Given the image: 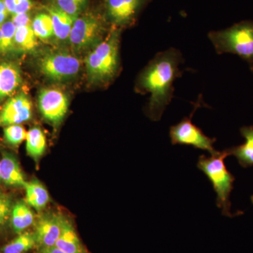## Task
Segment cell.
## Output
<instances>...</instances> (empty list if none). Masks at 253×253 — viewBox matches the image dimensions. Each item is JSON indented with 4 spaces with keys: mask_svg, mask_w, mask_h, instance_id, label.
Returning <instances> with one entry per match:
<instances>
[{
    "mask_svg": "<svg viewBox=\"0 0 253 253\" xmlns=\"http://www.w3.org/2000/svg\"><path fill=\"white\" fill-rule=\"evenodd\" d=\"M32 118L31 99L25 93L10 98L0 111V126L20 125Z\"/></svg>",
    "mask_w": 253,
    "mask_h": 253,
    "instance_id": "obj_9",
    "label": "cell"
},
{
    "mask_svg": "<svg viewBox=\"0 0 253 253\" xmlns=\"http://www.w3.org/2000/svg\"><path fill=\"white\" fill-rule=\"evenodd\" d=\"M69 101L63 91L56 88L42 89L38 96V108L46 121L58 126L68 112Z\"/></svg>",
    "mask_w": 253,
    "mask_h": 253,
    "instance_id": "obj_8",
    "label": "cell"
},
{
    "mask_svg": "<svg viewBox=\"0 0 253 253\" xmlns=\"http://www.w3.org/2000/svg\"><path fill=\"white\" fill-rule=\"evenodd\" d=\"M41 72L54 81H66L76 77L81 62L68 51H55L43 55L38 61Z\"/></svg>",
    "mask_w": 253,
    "mask_h": 253,
    "instance_id": "obj_7",
    "label": "cell"
},
{
    "mask_svg": "<svg viewBox=\"0 0 253 253\" xmlns=\"http://www.w3.org/2000/svg\"><path fill=\"white\" fill-rule=\"evenodd\" d=\"M120 36L118 28L112 30L86 56V73L92 83L106 84L117 76L120 68Z\"/></svg>",
    "mask_w": 253,
    "mask_h": 253,
    "instance_id": "obj_3",
    "label": "cell"
},
{
    "mask_svg": "<svg viewBox=\"0 0 253 253\" xmlns=\"http://www.w3.org/2000/svg\"><path fill=\"white\" fill-rule=\"evenodd\" d=\"M15 47L24 52H33L38 46V38L32 25L16 28L14 37Z\"/></svg>",
    "mask_w": 253,
    "mask_h": 253,
    "instance_id": "obj_20",
    "label": "cell"
},
{
    "mask_svg": "<svg viewBox=\"0 0 253 253\" xmlns=\"http://www.w3.org/2000/svg\"><path fill=\"white\" fill-rule=\"evenodd\" d=\"M24 188L26 189V204L38 212L43 211L49 201V195L44 186L38 179H33L29 182H26Z\"/></svg>",
    "mask_w": 253,
    "mask_h": 253,
    "instance_id": "obj_17",
    "label": "cell"
},
{
    "mask_svg": "<svg viewBox=\"0 0 253 253\" xmlns=\"http://www.w3.org/2000/svg\"><path fill=\"white\" fill-rule=\"evenodd\" d=\"M201 100H199L194 106V109L189 117H185L175 126H170L169 137L173 145H185L192 146L194 149L208 151L211 155L216 154L218 151L214 149V144L216 138L206 136L203 131L192 123L193 115L199 106Z\"/></svg>",
    "mask_w": 253,
    "mask_h": 253,
    "instance_id": "obj_5",
    "label": "cell"
},
{
    "mask_svg": "<svg viewBox=\"0 0 253 253\" xmlns=\"http://www.w3.org/2000/svg\"><path fill=\"white\" fill-rule=\"evenodd\" d=\"M0 181H1V178H0Z\"/></svg>",
    "mask_w": 253,
    "mask_h": 253,
    "instance_id": "obj_34",
    "label": "cell"
},
{
    "mask_svg": "<svg viewBox=\"0 0 253 253\" xmlns=\"http://www.w3.org/2000/svg\"><path fill=\"white\" fill-rule=\"evenodd\" d=\"M63 215L54 212L42 214L37 219L35 236L40 248L55 246L62 226Z\"/></svg>",
    "mask_w": 253,
    "mask_h": 253,
    "instance_id": "obj_10",
    "label": "cell"
},
{
    "mask_svg": "<svg viewBox=\"0 0 253 253\" xmlns=\"http://www.w3.org/2000/svg\"><path fill=\"white\" fill-rule=\"evenodd\" d=\"M11 21L16 28L32 25V21L28 13L12 15Z\"/></svg>",
    "mask_w": 253,
    "mask_h": 253,
    "instance_id": "obj_27",
    "label": "cell"
},
{
    "mask_svg": "<svg viewBox=\"0 0 253 253\" xmlns=\"http://www.w3.org/2000/svg\"><path fill=\"white\" fill-rule=\"evenodd\" d=\"M217 54L231 53L249 63L253 71V21H242L208 34Z\"/></svg>",
    "mask_w": 253,
    "mask_h": 253,
    "instance_id": "obj_4",
    "label": "cell"
},
{
    "mask_svg": "<svg viewBox=\"0 0 253 253\" xmlns=\"http://www.w3.org/2000/svg\"><path fill=\"white\" fill-rule=\"evenodd\" d=\"M1 41H2V33H1V26H0V54L1 52Z\"/></svg>",
    "mask_w": 253,
    "mask_h": 253,
    "instance_id": "obj_32",
    "label": "cell"
},
{
    "mask_svg": "<svg viewBox=\"0 0 253 253\" xmlns=\"http://www.w3.org/2000/svg\"><path fill=\"white\" fill-rule=\"evenodd\" d=\"M21 83V71L17 65L0 62V101L14 94Z\"/></svg>",
    "mask_w": 253,
    "mask_h": 253,
    "instance_id": "obj_13",
    "label": "cell"
},
{
    "mask_svg": "<svg viewBox=\"0 0 253 253\" xmlns=\"http://www.w3.org/2000/svg\"><path fill=\"white\" fill-rule=\"evenodd\" d=\"M26 151L33 159L38 161L44 154L46 141L41 128L33 127L28 131L26 136Z\"/></svg>",
    "mask_w": 253,
    "mask_h": 253,
    "instance_id": "obj_19",
    "label": "cell"
},
{
    "mask_svg": "<svg viewBox=\"0 0 253 253\" xmlns=\"http://www.w3.org/2000/svg\"><path fill=\"white\" fill-rule=\"evenodd\" d=\"M38 253H66L56 247V246H49V247L40 248Z\"/></svg>",
    "mask_w": 253,
    "mask_h": 253,
    "instance_id": "obj_30",
    "label": "cell"
},
{
    "mask_svg": "<svg viewBox=\"0 0 253 253\" xmlns=\"http://www.w3.org/2000/svg\"><path fill=\"white\" fill-rule=\"evenodd\" d=\"M46 11L51 16L52 21L54 36L59 41L68 40L73 23L76 18L70 16L54 4L47 6Z\"/></svg>",
    "mask_w": 253,
    "mask_h": 253,
    "instance_id": "obj_16",
    "label": "cell"
},
{
    "mask_svg": "<svg viewBox=\"0 0 253 253\" xmlns=\"http://www.w3.org/2000/svg\"><path fill=\"white\" fill-rule=\"evenodd\" d=\"M35 221L34 213L26 203L18 201L13 206L11 224L16 234H21L30 227Z\"/></svg>",
    "mask_w": 253,
    "mask_h": 253,
    "instance_id": "obj_18",
    "label": "cell"
},
{
    "mask_svg": "<svg viewBox=\"0 0 253 253\" xmlns=\"http://www.w3.org/2000/svg\"><path fill=\"white\" fill-rule=\"evenodd\" d=\"M229 156L227 149L217 151L211 157L201 155L197 163V167L204 173L212 184L213 189L217 194L216 204L221 211L223 215L234 217L244 214L242 211L231 212L230 195L234 189L235 177L226 168L224 160Z\"/></svg>",
    "mask_w": 253,
    "mask_h": 253,
    "instance_id": "obj_2",
    "label": "cell"
},
{
    "mask_svg": "<svg viewBox=\"0 0 253 253\" xmlns=\"http://www.w3.org/2000/svg\"><path fill=\"white\" fill-rule=\"evenodd\" d=\"M88 0H54L55 6L74 18L81 14Z\"/></svg>",
    "mask_w": 253,
    "mask_h": 253,
    "instance_id": "obj_24",
    "label": "cell"
},
{
    "mask_svg": "<svg viewBox=\"0 0 253 253\" xmlns=\"http://www.w3.org/2000/svg\"><path fill=\"white\" fill-rule=\"evenodd\" d=\"M36 246V239L34 233H21L19 235L6 244L1 249L2 253H24Z\"/></svg>",
    "mask_w": 253,
    "mask_h": 253,
    "instance_id": "obj_21",
    "label": "cell"
},
{
    "mask_svg": "<svg viewBox=\"0 0 253 253\" xmlns=\"http://www.w3.org/2000/svg\"><path fill=\"white\" fill-rule=\"evenodd\" d=\"M32 28L37 38L42 41H46L54 36L52 21L48 13L37 14L32 21Z\"/></svg>",
    "mask_w": 253,
    "mask_h": 253,
    "instance_id": "obj_22",
    "label": "cell"
},
{
    "mask_svg": "<svg viewBox=\"0 0 253 253\" xmlns=\"http://www.w3.org/2000/svg\"><path fill=\"white\" fill-rule=\"evenodd\" d=\"M2 33L1 54H6L14 51L15 47L14 37L16 28L12 21H5L1 26Z\"/></svg>",
    "mask_w": 253,
    "mask_h": 253,
    "instance_id": "obj_23",
    "label": "cell"
},
{
    "mask_svg": "<svg viewBox=\"0 0 253 253\" xmlns=\"http://www.w3.org/2000/svg\"><path fill=\"white\" fill-rule=\"evenodd\" d=\"M8 12L11 15L14 14L16 9V0H4Z\"/></svg>",
    "mask_w": 253,
    "mask_h": 253,
    "instance_id": "obj_31",
    "label": "cell"
},
{
    "mask_svg": "<svg viewBox=\"0 0 253 253\" xmlns=\"http://www.w3.org/2000/svg\"><path fill=\"white\" fill-rule=\"evenodd\" d=\"M0 178L7 186L24 188L26 184L17 159L8 153H4L0 160Z\"/></svg>",
    "mask_w": 253,
    "mask_h": 253,
    "instance_id": "obj_12",
    "label": "cell"
},
{
    "mask_svg": "<svg viewBox=\"0 0 253 253\" xmlns=\"http://www.w3.org/2000/svg\"><path fill=\"white\" fill-rule=\"evenodd\" d=\"M55 246L66 253H84L72 223L64 216L62 217L61 233Z\"/></svg>",
    "mask_w": 253,
    "mask_h": 253,
    "instance_id": "obj_15",
    "label": "cell"
},
{
    "mask_svg": "<svg viewBox=\"0 0 253 253\" xmlns=\"http://www.w3.org/2000/svg\"><path fill=\"white\" fill-rule=\"evenodd\" d=\"M12 203L9 196L0 194V226H4L11 216Z\"/></svg>",
    "mask_w": 253,
    "mask_h": 253,
    "instance_id": "obj_26",
    "label": "cell"
},
{
    "mask_svg": "<svg viewBox=\"0 0 253 253\" xmlns=\"http://www.w3.org/2000/svg\"><path fill=\"white\" fill-rule=\"evenodd\" d=\"M104 33V25L101 18L88 13L75 20L68 41L73 49L84 51L101 42Z\"/></svg>",
    "mask_w": 253,
    "mask_h": 253,
    "instance_id": "obj_6",
    "label": "cell"
},
{
    "mask_svg": "<svg viewBox=\"0 0 253 253\" xmlns=\"http://www.w3.org/2000/svg\"><path fill=\"white\" fill-rule=\"evenodd\" d=\"M245 139L244 144L228 148L229 156L236 157L240 166L244 168L253 166V126H242L240 129Z\"/></svg>",
    "mask_w": 253,
    "mask_h": 253,
    "instance_id": "obj_14",
    "label": "cell"
},
{
    "mask_svg": "<svg viewBox=\"0 0 253 253\" xmlns=\"http://www.w3.org/2000/svg\"><path fill=\"white\" fill-rule=\"evenodd\" d=\"M251 202H252V204L253 205V196H251Z\"/></svg>",
    "mask_w": 253,
    "mask_h": 253,
    "instance_id": "obj_33",
    "label": "cell"
},
{
    "mask_svg": "<svg viewBox=\"0 0 253 253\" xmlns=\"http://www.w3.org/2000/svg\"><path fill=\"white\" fill-rule=\"evenodd\" d=\"M31 0H16V9H15L14 14L28 13V11L31 10Z\"/></svg>",
    "mask_w": 253,
    "mask_h": 253,
    "instance_id": "obj_28",
    "label": "cell"
},
{
    "mask_svg": "<svg viewBox=\"0 0 253 253\" xmlns=\"http://www.w3.org/2000/svg\"><path fill=\"white\" fill-rule=\"evenodd\" d=\"M27 133L21 125H11L5 126L4 129L5 140L12 146H18L26 140Z\"/></svg>",
    "mask_w": 253,
    "mask_h": 253,
    "instance_id": "obj_25",
    "label": "cell"
},
{
    "mask_svg": "<svg viewBox=\"0 0 253 253\" xmlns=\"http://www.w3.org/2000/svg\"><path fill=\"white\" fill-rule=\"evenodd\" d=\"M183 61L180 51L170 48L156 54L141 73L138 89L151 94L146 112L152 121H160L171 102L174 82L182 75L179 66Z\"/></svg>",
    "mask_w": 253,
    "mask_h": 253,
    "instance_id": "obj_1",
    "label": "cell"
},
{
    "mask_svg": "<svg viewBox=\"0 0 253 253\" xmlns=\"http://www.w3.org/2000/svg\"><path fill=\"white\" fill-rule=\"evenodd\" d=\"M144 0H106V13L111 22L117 27L129 26Z\"/></svg>",
    "mask_w": 253,
    "mask_h": 253,
    "instance_id": "obj_11",
    "label": "cell"
},
{
    "mask_svg": "<svg viewBox=\"0 0 253 253\" xmlns=\"http://www.w3.org/2000/svg\"><path fill=\"white\" fill-rule=\"evenodd\" d=\"M9 14L4 0H0V26L5 22Z\"/></svg>",
    "mask_w": 253,
    "mask_h": 253,
    "instance_id": "obj_29",
    "label": "cell"
}]
</instances>
